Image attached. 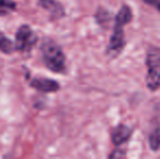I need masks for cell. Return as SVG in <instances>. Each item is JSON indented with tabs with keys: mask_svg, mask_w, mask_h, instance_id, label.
<instances>
[{
	"mask_svg": "<svg viewBox=\"0 0 160 159\" xmlns=\"http://www.w3.org/2000/svg\"><path fill=\"white\" fill-rule=\"evenodd\" d=\"M133 19V11L128 4H122L118 13L113 19V31L109 38L106 53L110 59H116L124 50L127 39H125L124 26L131 23Z\"/></svg>",
	"mask_w": 160,
	"mask_h": 159,
	"instance_id": "cell-1",
	"label": "cell"
},
{
	"mask_svg": "<svg viewBox=\"0 0 160 159\" xmlns=\"http://www.w3.org/2000/svg\"><path fill=\"white\" fill-rule=\"evenodd\" d=\"M44 66L53 73L65 71V55L61 46L51 38H45L39 47Z\"/></svg>",
	"mask_w": 160,
	"mask_h": 159,
	"instance_id": "cell-2",
	"label": "cell"
},
{
	"mask_svg": "<svg viewBox=\"0 0 160 159\" xmlns=\"http://www.w3.org/2000/svg\"><path fill=\"white\" fill-rule=\"evenodd\" d=\"M145 63L147 68L146 86L150 92L158 91L160 88V47H148Z\"/></svg>",
	"mask_w": 160,
	"mask_h": 159,
	"instance_id": "cell-3",
	"label": "cell"
},
{
	"mask_svg": "<svg viewBox=\"0 0 160 159\" xmlns=\"http://www.w3.org/2000/svg\"><path fill=\"white\" fill-rule=\"evenodd\" d=\"M37 35L31 28L30 25L23 24L18 28L15 33L14 47L15 51L20 52H30L37 42Z\"/></svg>",
	"mask_w": 160,
	"mask_h": 159,
	"instance_id": "cell-4",
	"label": "cell"
},
{
	"mask_svg": "<svg viewBox=\"0 0 160 159\" xmlns=\"http://www.w3.org/2000/svg\"><path fill=\"white\" fill-rule=\"evenodd\" d=\"M30 86L40 93H56L60 89V84L57 81L49 77H36L30 81Z\"/></svg>",
	"mask_w": 160,
	"mask_h": 159,
	"instance_id": "cell-5",
	"label": "cell"
},
{
	"mask_svg": "<svg viewBox=\"0 0 160 159\" xmlns=\"http://www.w3.org/2000/svg\"><path fill=\"white\" fill-rule=\"evenodd\" d=\"M133 134V130L127 124L120 123L117 127H114L111 131V141L112 144L116 147H119L123 145L124 143L128 142Z\"/></svg>",
	"mask_w": 160,
	"mask_h": 159,
	"instance_id": "cell-6",
	"label": "cell"
},
{
	"mask_svg": "<svg viewBox=\"0 0 160 159\" xmlns=\"http://www.w3.org/2000/svg\"><path fill=\"white\" fill-rule=\"evenodd\" d=\"M38 4L49 13L52 20H59L65 15L64 8L57 0H37Z\"/></svg>",
	"mask_w": 160,
	"mask_h": 159,
	"instance_id": "cell-7",
	"label": "cell"
},
{
	"mask_svg": "<svg viewBox=\"0 0 160 159\" xmlns=\"http://www.w3.org/2000/svg\"><path fill=\"white\" fill-rule=\"evenodd\" d=\"M148 145L152 152H157L160 148V123L156 124L148 136Z\"/></svg>",
	"mask_w": 160,
	"mask_h": 159,
	"instance_id": "cell-8",
	"label": "cell"
},
{
	"mask_svg": "<svg viewBox=\"0 0 160 159\" xmlns=\"http://www.w3.org/2000/svg\"><path fill=\"white\" fill-rule=\"evenodd\" d=\"M95 19L97 24H99L100 26H107L112 20V15L107 9L98 8L95 13Z\"/></svg>",
	"mask_w": 160,
	"mask_h": 159,
	"instance_id": "cell-9",
	"label": "cell"
},
{
	"mask_svg": "<svg viewBox=\"0 0 160 159\" xmlns=\"http://www.w3.org/2000/svg\"><path fill=\"white\" fill-rule=\"evenodd\" d=\"M17 9V3L13 0H0V15H7Z\"/></svg>",
	"mask_w": 160,
	"mask_h": 159,
	"instance_id": "cell-10",
	"label": "cell"
},
{
	"mask_svg": "<svg viewBox=\"0 0 160 159\" xmlns=\"http://www.w3.org/2000/svg\"><path fill=\"white\" fill-rule=\"evenodd\" d=\"M109 158H123L125 157V152L123 149H120V148H116L114 151H112V153L108 156Z\"/></svg>",
	"mask_w": 160,
	"mask_h": 159,
	"instance_id": "cell-11",
	"label": "cell"
},
{
	"mask_svg": "<svg viewBox=\"0 0 160 159\" xmlns=\"http://www.w3.org/2000/svg\"><path fill=\"white\" fill-rule=\"evenodd\" d=\"M144 3L148 4V6L152 7V8H155L156 10L159 11L160 13V0H143Z\"/></svg>",
	"mask_w": 160,
	"mask_h": 159,
	"instance_id": "cell-12",
	"label": "cell"
},
{
	"mask_svg": "<svg viewBox=\"0 0 160 159\" xmlns=\"http://www.w3.org/2000/svg\"><path fill=\"white\" fill-rule=\"evenodd\" d=\"M4 37H6V35H3V33L0 32V40H1L2 38H4Z\"/></svg>",
	"mask_w": 160,
	"mask_h": 159,
	"instance_id": "cell-13",
	"label": "cell"
}]
</instances>
